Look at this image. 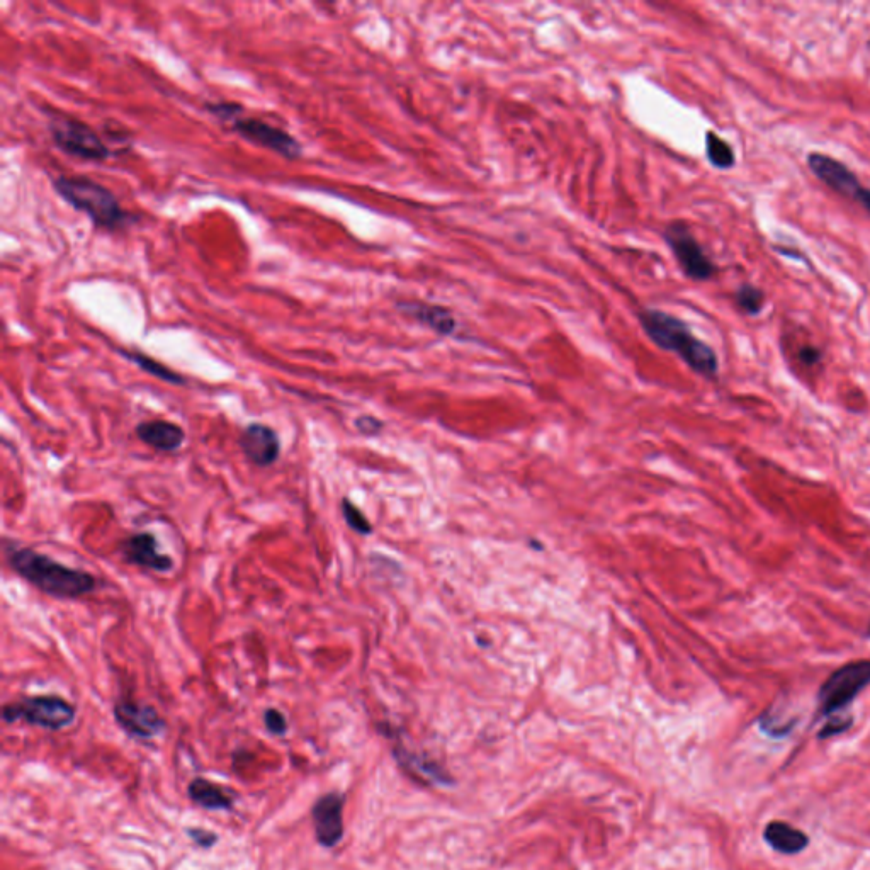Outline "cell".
<instances>
[{"label":"cell","instance_id":"cell-1","mask_svg":"<svg viewBox=\"0 0 870 870\" xmlns=\"http://www.w3.org/2000/svg\"><path fill=\"white\" fill-rule=\"evenodd\" d=\"M638 320L648 339L661 351L677 354L694 373L701 376L714 378L718 374L716 352L712 351L711 345L697 339L684 320L656 308L639 311Z\"/></svg>","mask_w":870,"mask_h":870},{"label":"cell","instance_id":"cell-2","mask_svg":"<svg viewBox=\"0 0 870 870\" xmlns=\"http://www.w3.org/2000/svg\"><path fill=\"white\" fill-rule=\"evenodd\" d=\"M53 191L72 206L84 213L92 225L106 232H121L133 225L136 216L126 211L116 194L87 176H58L51 181Z\"/></svg>","mask_w":870,"mask_h":870},{"label":"cell","instance_id":"cell-3","mask_svg":"<svg viewBox=\"0 0 870 870\" xmlns=\"http://www.w3.org/2000/svg\"><path fill=\"white\" fill-rule=\"evenodd\" d=\"M7 558L17 575L51 597L77 599L96 588V578L91 573L62 565L33 549H12Z\"/></svg>","mask_w":870,"mask_h":870},{"label":"cell","instance_id":"cell-4","mask_svg":"<svg viewBox=\"0 0 870 870\" xmlns=\"http://www.w3.org/2000/svg\"><path fill=\"white\" fill-rule=\"evenodd\" d=\"M204 109L213 114L223 125L242 136L243 140L254 143L257 147L266 148L283 159H300L303 153L301 143L289 131L279 126L266 123L262 119L245 113L242 104L233 101L206 102Z\"/></svg>","mask_w":870,"mask_h":870},{"label":"cell","instance_id":"cell-5","mask_svg":"<svg viewBox=\"0 0 870 870\" xmlns=\"http://www.w3.org/2000/svg\"><path fill=\"white\" fill-rule=\"evenodd\" d=\"M51 140L58 150L85 162H106L113 155L102 136L91 125L72 116H51Z\"/></svg>","mask_w":870,"mask_h":870},{"label":"cell","instance_id":"cell-6","mask_svg":"<svg viewBox=\"0 0 870 870\" xmlns=\"http://www.w3.org/2000/svg\"><path fill=\"white\" fill-rule=\"evenodd\" d=\"M77 711L74 704L65 701L60 695H33L19 702L6 704L2 709V719L6 723L24 721L31 726L60 731L74 723Z\"/></svg>","mask_w":870,"mask_h":870},{"label":"cell","instance_id":"cell-7","mask_svg":"<svg viewBox=\"0 0 870 870\" xmlns=\"http://www.w3.org/2000/svg\"><path fill=\"white\" fill-rule=\"evenodd\" d=\"M870 685V661H852L838 668L821 685L818 702L820 716L831 718L837 712L847 709L857 699V695Z\"/></svg>","mask_w":870,"mask_h":870},{"label":"cell","instance_id":"cell-8","mask_svg":"<svg viewBox=\"0 0 870 870\" xmlns=\"http://www.w3.org/2000/svg\"><path fill=\"white\" fill-rule=\"evenodd\" d=\"M665 242L672 250L677 259L678 266L684 271L685 276L692 281H709L716 276L718 267L707 257L701 243L690 232L689 226L684 221H673L665 228L663 233Z\"/></svg>","mask_w":870,"mask_h":870},{"label":"cell","instance_id":"cell-9","mask_svg":"<svg viewBox=\"0 0 870 870\" xmlns=\"http://www.w3.org/2000/svg\"><path fill=\"white\" fill-rule=\"evenodd\" d=\"M345 796L340 792H327L311 806V821L315 838L323 848H334L344 838Z\"/></svg>","mask_w":870,"mask_h":870},{"label":"cell","instance_id":"cell-10","mask_svg":"<svg viewBox=\"0 0 870 870\" xmlns=\"http://www.w3.org/2000/svg\"><path fill=\"white\" fill-rule=\"evenodd\" d=\"M808 167L814 176L833 189L835 193L842 194L845 198L854 199L857 203L867 189L860 184L859 177L855 176L847 165L838 162L833 157H828L825 153H811L808 157Z\"/></svg>","mask_w":870,"mask_h":870},{"label":"cell","instance_id":"cell-11","mask_svg":"<svg viewBox=\"0 0 870 870\" xmlns=\"http://www.w3.org/2000/svg\"><path fill=\"white\" fill-rule=\"evenodd\" d=\"M114 719L126 735L138 740H150L159 736L165 729V721L160 718L155 707L133 701H119L114 706Z\"/></svg>","mask_w":870,"mask_h":870},{"label":"cell","instance_id":"cell-12","mask_svg":"<svg viewBox=\"0 0 870 870\" xmlns=\"http://www.w3.org/2000/svg\"><path fill=\"white\" fill-rule=\"evenodd\" d=\"M238 444H240V449L247 456V459L259 468H267V466L276 463L279 454H281L279 435H277L276 430L266 424L247 425L240 435Z\"/></svg>","mask_w":870,"mask_h":870},{"label":"cell","instance_id":"cell-13","mask_svg":"<svg viewBox=\"0 0 870 870\" xmlns=\"http://www.w3.org/2000/svg\"><path fill=\"white\" fill-rule=\"evenodd\" d=\"M121 553L125 556V560L131 565L142 566L147 570L167 571L174 570V560L169 554L159 553V543L157 537L153 536L152 532H138L133 536L128 537L123 546Z\"/></svg>","mask_w":870,"mask_h":870},{"label":"cell","instance_id":"cell-14","mask_svg":"<svg viewBox=\"0 0 870 870\" xmlns=\"http://www.w3.org/2000/svg\"><path fill=\"white\" fill-rule=\"evenodd\" d=\"M403 315L412 318L419 325L430 328L432 332L442 337H451L458 332V320L451 310L444 306L425 303V301H400L396 305Z\"/></svg>","mask_w":870,"mask_h":870},{"label":"cell","instance_id":"cell-15","mask_svg":"<svg viewBox=\"0 0 870 870\" xmlns=\"http://www.w3.org/2000/svg\"><path fill=\"white\" fill-rule=\"evenodd\" d=\"M136 435L140 441L157 451H177L186 441V432L181 425L169 420H148L136 425Z\"/></svg>","mask_w":870,"mask_h":870},{"label":"cell","instance_id":"cell-16","mask_svg":"<svg viewBox=\"0 0 870 870\" xmlns=\"http://www.w3.org/2000/svg\"><path fill=\"white\" fill-rule=\"evenodd\" d=\"M763 840L782 855H797L804 852L809 845V837L804 831L787 821H770L763 830Z\"/></svg>","mask_w":870,"mask_h":870},{"label":"cell","instance_id":"cell-17","mask_svg":"<svg viewBox=\"0 0 870 870\" xmlns=\"http://www.w3.org/2000/svg\"><path fill=\"white\" fill-rule=\"evenodd\" d=\"M187 796L194 804H198L199 808L208 811H232L235 806L232 792L201 777L191 780V784L187 786Z\"/></svg>","mask_w":870,"mask_h":870},{"label":"cell","instance_id":"cell-18","mask_svg":"<svg viewBox=\"0 0 870 870\" xmlns=\"http://www.w3.org/2000/svg\"><path fill=\"white\" fill-rule=\"evenodd\" d=\"M121 356H125L128 361L136 364V366L142 369V371L150 374L153 378L164 381V383H170V385H186L187 383L184 376L176 373V371H172V369L167 368V366L162 364V362L153 359V357L147 356V354H143V352L121 351Z\"/></svg>","mask_w":870,"mask_h":870},{"label":"cell","instance_id":"cell-19","mask_svg":"<svg viewBox=\"0 0 870 870\" xmlns=\"http://www.w3.org/2000/svg\"><path fill=\"white\" fill-rule=\"evenodd\" d=\"M706 157L716 169L728 170L735 167L736 157L733 148L714 131L706 133Z\"/></svg>","mask_w":870,"mask_h":870},{"label":"cell","instance_id":"cell-20","mask_svg":"<svg viewBox=\"0 0 870 870\" xmlns=\"http://www.w3.org/2000/svg\"><path fill=\"white\" fill-rule=\"evenodd\" d=\"M736 305L748 315H758L765 305V294L753 284H743L735 294Z\"/></svg>","mask_w":870,"mask_h":870},{"label":"cell","instance_id":"cell-21","mask_svg":"<svg viewBox=\"0 0 870 870\" xmlns=\"http://www.w3.org/2000/svg\"><path fill=\"white\" fill-rule=\"evenodd\" d=\"M342 515H344L347 526L351 527L352 531L357 532V534L369 536L373 532V526H371L368 517L362 514L361 509L354 505L349 498L342 500Z\"/></svg>","mask_w":870,"mask_h":870},{"label":"cell","instance_id":"cell-22","mask_svg":"<svg viewBox=\"0 0 870 870\" xmlns=\"http://www.w3.org/2000/svg\"><path fill=\"white\" fill-rule=\"evenodd\" d=\"M758 724H760V729H762L765 735L770 736V738H784V736L789 735L794 726H796V721H780V719L775 718L772 712H765L758 719Z\"/></svg>","mask_w":870,"mask_h":870},{"label":"cell","instance_id":"cell-23","mask_svg":"<svg viewBox=\"0 0 870 870\" xmlns=\"http://www.w3.org/2000/svg\"><path fill=\"white\" fill-rule=\"evenodd\" d=\"M852 724H854V718L852 716H848V718H842V716H831L828 721H826L825 726L821 728L820 733H818V738L820 740H828L831 736L842 735L845 731L852 728Z\"/></svg>","mask_w":870,"mask_h":870},{"label":"cell","instance_id":"cell-24","mask_svg":"<svg viewBox=\"0 0 870 870\" xmlns=\"http://www.w3.org/2000/svg\"><path fill=\"white\" fill-rule=\"evenodd\" d=\"M264 724L271 735L283 736L288 733V721L284 718L283 712L277 711L274 707L264 712Z\"/></svg>","mask_w":870,"mask_h":870},{"label":"cell","instance_id":"cell-25","mask_svg":"<svg viewBox=\"0 0 870 870\" xmlns=\"http://www.w3.org/2000/svg\"><path fill=\"white\" fill-rule=\"evenodd\" d=\"M186 835L201 848H213L218 843L215 831L206 828H186Z\"/></svg>","mask_w":870,"mask_h":870},{"label":"cell","instance_id":"cell-26","mask_svg":"<svg viewBox=\"0 0 870 870\" xmlns=\"http://www.w3.org/2000/svg\"><path fill=\"white\" fill-rule=\"evenodd\" d=\"M354 424H356L357 430L364 435H376L383 429V422L373 417V415H362V417L356 419Z\"/></svg>","mask_w":870,"mask_h":870},{"label":"cell","instance_id":"cell-27","mask_svg":"<svg viewBox=\"0 0 870 870\" xmlns=\"http://www.w3.org/2000/svg\"><path fill=\"white\" fill-rule=\"evenodd\" d=\"M799 359L806 366H814V364H818L821 361V352L820 349H816L813 345H806L803 347L801 351H799Z\"/></svg>","mask_w":870,"mask_h":870},{"label":"cell","instance_id":"cell-28","mask_svg":"<svg viewBox=\"0 0 870 870\" xmlns=\"http://www.w3.org/2000/svg\"><path fill=\"white\" fill-rule=\"evenodd\" d=\"M859 204L870 213V189H865L864 194L860 196Z\"/></svg>","mask_w":870,"mask_h":870}]
</instances>
